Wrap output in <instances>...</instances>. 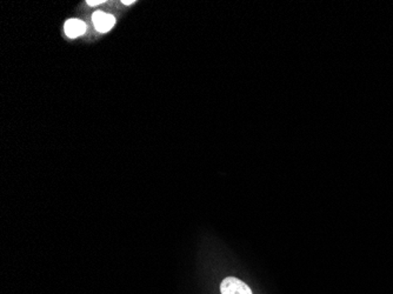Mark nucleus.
Segmentation results:
<instances>
[{
  "mask_svg": "<svg viewBox=\"0 0 393 294\" xmlns=\"http://www.w3.org/2000/svg\"><path fill=\"white\" fill-rule=\"evenodd\" d=\"M103 3H104V0H89V1H86V4L89 6H96V5L103 4Z\"/></svg>",
  "mask_w": 393,
  "mask_h": 294,
  "instance_id": "obj_4",
  "label": "nucleus"
},
{
  "mask_svg": "<svg viewBox=\"0 0 393 294\" xmlns=\"http://www.w3.org/2000/svg\"><path fill=\"white\" fill-rule=\"evenodd\" d=\"M86 31V24L79 19H70L65 24V33L70 38L82 36Z\"/></svg>",
  "mask_w": 393,
  "mask_h": 294,
  "instance_id": "obj_3",
  "label": "nucleus"
},
{
  "mask_svg": "<svg viewBox=\"0 0 393 294\" xmlns=\"http://www.w3.org/2000/svg\"><path fill=\"white\" fill-rule=\"evenodd\" d=\"M92 20L98 32H108L115 26L116 19L113 16L105 12L96 11L93 13Z\"/></svg>",
  "mask_w": 393,
  "mask_h": 294,
  "instance_id": "obj_2",
  "label": "nucleus"
},
{
  "mask_svg": "<svg viewBox=\"0 0 393 294\" xmlns=\"http://www.w3.org/2000/svg\"><path fill=\"white\" fill-rule=\"evenodd\" d=\"M222 294H252V290L247 283L236 276H227L220 285Z\"/></svg>",
  "mask_w": 393,
  "mask_h": 294,
  "instance_id": "obj_1",
  "label": "nucleus"
},
{
  "mask_svg": "<svg viewBox=\"0 0 393 294\" xmlns=\"http://www.w3.org/2000/svg\"><path fill=\"white\" fill-rule=\"evenodd\" d=\"M135 3V0H123V4L124 5H131Z\"/></svg>",
  "mask_w": 393,
  "mask_h": 294,
  "instance_id": "obj_5",
  "label": "nucleus"
}]
</instances>
